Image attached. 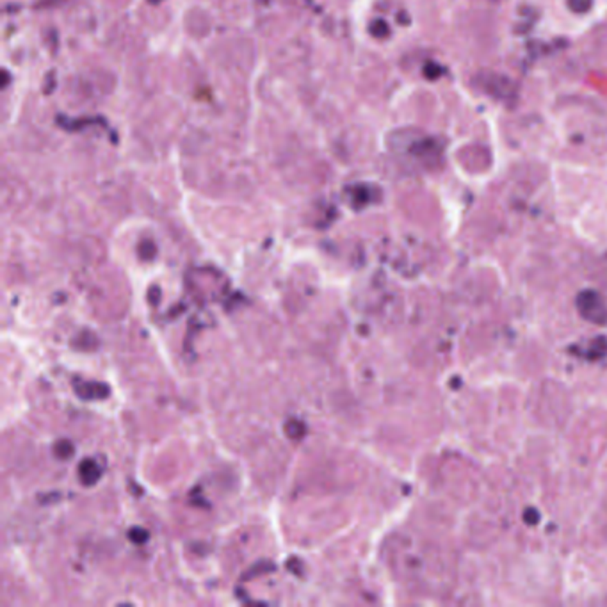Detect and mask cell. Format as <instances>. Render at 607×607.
<instances>
[{
  "mask_svg": "<svg viewBox=\"0 0 607 607\" xmlns=\"http://www.w3.org/2000/svg\"><path fill=\"white\" fill-rule=\"evenodd\" d=\"M568 8L575 14H586L593 8V0H568Z\"/></svg>",
  "mask_w": 607,
  "mask_h": 607,
  "instance_id": "8",
  "label": "cell"
},
{
  "mask_svg": "<svg viewBox=\"0 0 607 607\" xmlns=\"http://www.w3.org/2000/svg\"><path fill=\"white\" fill-rule=\"evenodd\" d=\"M148 2H152V4H159V2H162V0H148Z\"/></svg>",
  "mask_w": 607,
  "mask_h": 607,
  "instance_id": "12",
  "label": "cell"
},
{
  "mask_svg": "<svg viewBox=\"0 0 607 607\" xmlns=\"http://www.w3.org/2000/svg\"><path fill=\"white\" fill-rule=\"evenodd\" d=\"M75 392L82 399L88 401L106 399L110 394L109 386L100 381H75Z\"/></svg>",
  "mask_w": 607,
  "mask_h": 607,
  "instance_id": "3",
  "label": "cell"
},
{
  "mask_svg": "<svg viewBox=\"0 0 607 607\" xmlns=\"http://www.w3.org/2000/svg\"><path fill=\"white\" fill-rule=\"evenodd\" d=\"M370 189L369 186H352L351 187V200L355 207H361V205L369 203L372 200V196H370Z\"/></svg>",
  "mask_w": 607,
  "mask_h": 607,
  "instance_id": "5",
  "label": "cell"
},
{
  "mask_svg": "<svg viewBox=\"0 0 607 607\" xmlns=\"http://www.w3.org/2000/svg\"><path fill=\"white\" fill-rule=\"evenodd\" d=\"M441 73H444V68H440L438 64L428 63L424 66V75L428 77V79H438V77H440Z\"/></svg>",
  "mask_w": 607,
  "mask_h": 607,
  "instance_id": "11",
  "label": "cell"
},
{
  "mask_svg": "<svg viewBox=\"0 0 607 607\" xmlns=\"http://www.w3.org/2000/svg\"><path fill=\"white\" fill-rule=\"evenodd\" d=\"M283 429L285 433H287V437L292 438V440H301V438L305 437V431H306L305 424H303L301 421H296V419H290V421L285 424Z\"/></svg>",
  "mask_w": 607,
  "mask_h": 607,
  "instance_id": "6",
  "label": "cell"
},
{
  "mask_svg": "<svg viewBox=\"0 0 607 607\" xmlns=\"http://www.w3.org/2000/svg\"><path fill=\"white\" fill-rule=\"evenodd\" d=\"M408 152L412 153L413 157L426 168H437L441 162L444 145L435 137H413L410 141Z\"/></svg>",
  "mask_w": 607,
  "mask_h": 607,
  "instance_id": "2",
  "label": "cell"
},
{
  "mask_svg": "<svg viewBox=\"0 0 607 607\" xmlns=\"http://www.w3.org/2000/svg\"><path fill=\"white\" fill-rule=\"evenodd\" d=\"M128 539L134 541V544H145L146 539H148V533L143 527H132L130 531H128Z\"/></svg>",
  "mask_w": 607,
  "mask_h": 607,
  "instance_id": "10",
  "label": "cell"
},
{
  "mask_svg": "<svg viewBox=\"0 0 607 607\" xmlns=\"http://www.w3.org/2000/svg\"><path fill=\"white\" fill-rule=\"evenodd\" d=\"M370 34L374 38H386L388 36V26L385 20H374L370 23Z\"/></svg>",
  "mask_w": 607,
  "mask_h": 607,
  "instance_id": "9",
  "label": "cell"
},
{
  "mask_svg": "<svg viewBox=\"0 0 607 607\" xmlns=\"http://www.w3.org/2000/svg\"><path fill=\"white\" fill-rule=\"evenodd\" d=\"M100 476H102V468H100V465L94 459H84V461H81V465H79V477H81L82 484L93 486V484L98 483Z\"/></svg>",
  "mask_w": 607,
  "mask_h": 607,
  "instance_id": "4",
  "label": "cell"
},
{
  "mask_svg": "<svg viewBox=\"0 0 607 607\" xmlns=\"http://www.w3.org/2000/svg\"><path fill=\"white\" fill-rule=\"evenodd\" d=\"M474 86L483 93L501 100V102H515L518 97L517 84L510 77L495 72H479L474 77Z\"/></svg>",
  "mask_w": 607,
  "mask_h": 607,
  "instance_id": "1",
  "label": "cell"
},
{
  "mask_svg": "<svg viewBox=\"0 0 607 607\" xmlns=\"http://www.w3.org/2000/svg\"><path fill=\"white\" fill-rule=\"evenodd\" d=\"M54 452H55V456H57V458H59V459L72 458V456H73L72 441L64 440V438H63V440H59L54 446Z\"/></svg>",
  "mask_w": 607,
  "mask_h": 607,
  "instance_id": "7",
  "label": "cell"
}]
</instances>
